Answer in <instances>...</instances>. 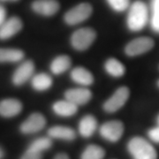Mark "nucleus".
<instances>
[{
    "label": "nucleus",
    "instance_id": "20",
    "mask_svg": "<svg viewBox=\"0 0 159 159\" xmlns=\"http://www.w3.org/2000/svg\"><path fill=\"white\" fill-rule=\"evenodd\" d=\"M53 84L52 78L45 73H39L31 78V85L34 90L46 91L50 89Z\"/></svg>",
    "mask_w": 159,
    "mask_h": 159
},
{
    "label": "nucleus",
    "instance_id": "14",
    "mask_svg": "<svg viewBox=\"0 0 159 159\" xmlns=\"http://www.w3.org/2000/svg\"><path fill=\"white\" fill-rule=\"evenodd\" d=\"M48 136L51 139L61 140L66 142H72L76 138L75 131L65 125H54L49 128L48 130Z\"/></svg>",
    "mask_w": 159,
    "mask_h": 159
},
{
    "label": "nucleus",
    "instance_id": "8",
    "mask_svg": "<svg viewBox=\"0 0 159 159\" xmlns=\"http://www.w3.org/2000/svg\"><path fill=\"white\" fill-rule=\"evenodd\" d=\"M45 117L40 112H34L30 114L28 119L24 120L20 125V130L23 134H34L45 127Z\"/></svg>",
    "mask_w": 159,
    "mask_h": 159
},
{
    "label": "nucleus",
    "instance_id": "26",
    "mask_svg": "<svg viewBox=\"0 0 159 159\" xmlns=\"http://www.w3.org/2000/svg\"><path fill=\"white\" fill-rule=\"evenodd\" d=\"M20 159H43V152L29 146Z\"/></svg>",
    "mask_w": 159,
    "mask_h": 159
},
{
    "label": "nucleus",
    "instance_id": "13",
    "mask_svg": "<svg viewBox=\"0 0 159 159\" xmlns=\"http://www.w3.org/2000/svg\"><path fill=\"white\" fill-rule=\"evenodd\" d=\"M23 23L18 17H11L6 20L0 26V40H8L14 36L22 29Z\"/></svg>",
    "mask_w": 159,
    "mask_h": 159
},
{
    "label": "nucleus",
    "instance_id": "29",
    "mask_svg": "<svg viewBox=\"0 0 159 159\" xmlns=\"http://www.w3.org/2000/svg\"><path fill=\"white\" fill-rule=\"evenodd\" d=\"M53 159H70L69 156L66 153H58L57 154Z\"/></svg>",
    "mask_w": 159,
    "mask_h": 159
},
{
    "label": "nucleus",
    "instance_id": "5",
    "mask_svg": "<svg viewBox=\"0 0 159 159\" xmlns=\"http://www.w3.org/2000/svg\"><path fill=\"white\" fill-rule=\"evenodd\" d=\"M130 96V90L127 87H120L102 104L104 111L114 113L122 108L127 102Z\"/></svg>",
    "mask_w": 159,
    "mask_h": 159
},
{
    "label": "nucleus",
    "instance_id": "19",
    "mask_svg": "<svg viewBox=\"0 0 159 159\" xmlns=\"http://www.w3.org/2000/svg\"><path fill=\"white\" fill-rule=\"evenodd\" d=\"M24 57V51L20 49L0 48V63L20 62Z\"/></svg>",
    "mask_w": 159,
    "mask_h": 159
},
{
    "label": "nucleus",
    "instance_id": "22",
    "mask_svg": "<svg viewBox=\"0 0 159 159\" xmlns=\"http://www.w3.org/2000/svg\"><path fill=\"white\" fill-rule=\"evenodd\" d=\"M105 150L99 145L90 144L87 146L80 155V159H103Z\"/></svg>",
    "mask_w": 159,
    "mask_h": 159
},
{
    "label": "nucleus",
    "instance_id": "3",
    "mask_svg": "<svg viewBox=\"0 0 159 159\" xmlns=\"http://www.w3.org/2000/svg\"><path fill=\"white\" fill-rule=\"evenodd\" d=\"M97 38V33L90 28H81L71 35V45L75 51H84L90 47Z\"/></svg>",
    "mask_w": 159,
    "mask_h": 159
},
{
    "label": "nucleus",
    "instance_id": "31",
    "mask_svg": "<svg viewBox=\"0 0 159 159\" xmlns=\"http://www.w3.org/2000/svg\"><path fill=\"white\" fill-rule=\"evenodd\" d=\"M157 125H159V115L157 116Z\"/></svg>",
    "mask_w": 159,
    "mask_h": 159
},
{
    "label": "nucleus",
    "instance_id": "2",
    "mask_svg": "<svg viewBox=\"0 0 159 159\" xmlns=\"http://www.w3.org/2000/svg\"><path fill=\"white\" fill-rule=\"evenodd\" d=\"M126 148L133 159H157L156 148L142 137L131 138L127 142Z\"/></svg>",
    "mask_w": 159,
    "mask_h": 159
},
{
    "label": "nucleus",
    "instance_id": "12",
    "mask_svg": "<svg viewBox=\"0 0 159 159\" xmlns=\"http://www.w3.org/2000/svg\"><path fill=\"white\" fill-rule=\"evenodd\" d=\"M22 102L15 98H6L0 101V116L10 119L22 111Z\"/></svg>",
    "mask_w": 159,
    "mask_h": 159
},
{
    "label": "nucleus",
    "instance_id": "10",
    "mask_svg": "<svg viewBox=\"0 0 159 159\" xmlns=\"http://www.w3.org/2000/svg\"><path fill=\"white\" fill-rule=\"evenodd\" d=\"M65 98L75 105H84L92 99V92L87 87L69 89L65 92Z\"/></svg>",
    "mask_w": 159,
    "mask_h": 159
},
{
    "label": "nucleus",
    "instance_id": "23",
    "mask_svg": "<svg viewBox=\"0 0 159 159\" xmlns=\"http://www.w3.org/2000/svg\"><path fill=\"white\" fill-rule=\"evenodd\" d=\"M29 146L43 153L52 147V140L50 137H40L34 140Z\"/></svg>",
    "mask_w": 159,
    "mask_h": 159
},
{
    "label": "nucleus",
    "instance_id": "16",
    "mask_svg": "<svg viewBox=\"0 0 159 159\" xmlns=\"http://www.w3.org/2000/svg\"><path fill=\"white\" fill-rule=\"evenodd\" d=\"M52 111L55 114L63 118L73 117L78 111V106L68 100H59L52 104Z\"/></svg>",
    "mask_w": 159,
    "mask_h": 159
},
{
    "label": "nucleus",
    "instance_id": "15",
    "mask_svg": "<svg viewBox=\"0 0 159 159\" xmlns=\"http://www.w3.org/2000/svg\"><path fill=\"white\" fill-rule=\"evenodd\" d=\"M70 77L75 83L82 87H89L94 83V76L92 73L83 66H77L73 69Z\"/></svg>",
    "mask_w": 159,
    "mask_h": 159
},
{
    "label": "nucleus",
    "instance_id": "28",
    "mask_svg": "<svg viewBox=\"0 0 159 159\" xmlns=\"http://www.w3.org/2000/svg\"><path fill=\"white\" fill-rule=\"evenodd\" d=\"M6 9L3 7L2 6H0V26L3 24V23L6 21Z\"/></svg>",
    "mask_w": 159,
    "mask_h": 159
},
{
    "label": "nucleus",
    "instance_id": "1",
    "mask_svg": "<svg viewBox=\"0 0 159 159\" xmlns=\"http://www.w3.org/2000/svg\"><path fill=\"white\" fill-rule=\"evenodd\" d=\"M148 20V7L142 1H135L129 7L126 25L130 31L138 32L147 25Z\"/></svg>",
    "mask_w": 159,
    "mask_h": 159
},
{
    "label": "nucleus",
    "instance_id": "9",
    "mask_svg": "<svg viewBox=\"0 0 159 159\" xmlns=\"http://www.w3.org/2000/svg\"><path fill=\"white\" fill-rule=\"evenodd\" d=\"M34 64L32 60L23 61L14 71L11 81L15 86H22L34 76Z\"/></svg>",
    "mask_w": 159,
    "mask_h": 159
},
{
    "label": "nucleus",
    "instance_id": "27",
    "mask_svg": "<svg viewBox=\"0 0 159 159\" xmlns=\"http://www.w3.org/2000/svg\"><path fill=\"white\" fill-rule=\"evenodd\" d=\"M148 138L156 143H159V125L149 129L148 132Z\"/></svg>",
    "mask_w": 159,
    "mask_h": 159
},
{
    "label": "nucleus",
    "instance_id": "6",
    "mask_svg": "<svg viewBox=\"0 0 159 159\" xmlns=\"http://www.w3.org/2000/svg\"><path fill=\"white\" fill-rule=\"evenodd\" d=\"M125 126L119 120H110L103 123L99 128L100 135L109 142H117L124 134Z\"/></svg>",
    "mask_w": 159,
    "mask_h": 159
},
{
    "label": "nucleus",
    "instance_id": "21",
    "mask_svg": "<svg viewBox=\"0 0 159 159\" xmlns=\"http://www.w3.org/2000/svg\"><path fill=\"white\" fill-rule=\"evenodd\" d=\"M104 69L106 73L114 78H120L125 73V66L117 58L110 57L104 63Z\"/></svg>",
    "mask_w": 159,
    "mask_h": 159
},
{
    "label": "nucleus",
    "instance_id": "33",
    "mask_svg": "<svg viewBox=\"0 0 159 159\" xmlns=\"http://www.w3.org/2000/svg\"><path fill=\"white\" fill-rule=\"evenodd\" d=\"M157 86L159 87V80H158V81H157Z\"/></svg>",
    "mask_w": 159,
    "mask_h": 159
},
{
    "label": "nucleus",
    "instance_id": "4",
    "mask_svg": "<svg viewBox=\"0 0 159 159\" xmlns=\"http://www.w3.org/2000/svg\"><path fill=\"white\" fill-rule=\"evenodd\" d=\"M92 11V6L89 3H80L65 13L64 20L69 26H75L87 20Z\"/></svg>",
    "mask_w": 159,
    "mask_h": 159
},
{
    "label": "nucleus",
    "instance_id": "30",
    "mask_svg": "<svg viewBox=\"0 0 159 159\" xmlns=\"http://www.w3.org/2000/svg\"><path fill=\"white\" fill-rule=\"evenodd\" d=\"M4 157H5V151H4L3 148L0 146V159H3Z\"/></svg>",
    "mask_w": 159,
    "mask_h": 159
},
{
    "label": "nucleus",
    "instance_id": "25",
    "mask_svg": "<svg viewBox=\"0 0 159 159\" xmlns=\"http://www.w3.org/2000/svg\"><path fill=\"white\" fill-rule=\"evenodd\" d=\"M110 7L117 12L125 11L130 5V0H106Z\"/></svg>",
    "mask_w": 159,
    "mask_h": 159
},
{
    "label": "nucleus",
    "instance_id": "32",
    "mask_svg": "<svg viewBox=\"0 0 159 159\" xmlns=\"http://www.w3.org/2000/svg\"><path fill=\"white\" fill-rule=\"evenodd\" d=\"M2 1H11V2H15V1H18V0H2Z\"/></svg>",
    "mask_w": 159,
    "mask_h": 159
},
{
    "label": "nucleus",
    "instance_id": "17",
    "mask_svg": "<svg viewBox=\"0 0 159 159\" xmlns=\"http://www.w3.org/2000/svg\"><path fill=\"white\" fill-rule=\"evenodd\" d=\"M97 129V120L93 115H86L80 120L78 131L83 138L91 137Z\"/></svg>",
    "mask_w": 159,
    "mask_h": 159
},
{
    "label": "nucleus",
    "instance_id": "24",
    "mask_svg": "<svg viewBox=\"0 0 159 159\" xmlns=\"http://www.w3.org/2000/svg\"><path fill=\"white\" fill-rule=\"evenodd\" d=\"M152 16L150 20L151 28L155 32L159 33V0H152Z\"/></svg>",
    "mask_w": 159,
    "mask_h": 159
},
{
    "label": "nucleus",
    "instance_id": "11",
    "mask_svg": "<svg viewBox=\"0 0 159 159\" xmlns=\"http://www.w3.org/2000/svg\"><path fill=\"white\" fill-rule=\"evenodd\" d=\"M31 7L37 14L51 17L58 11L60 5L57 0H35L32 3Z\"/></svg>",
    "mask_w": 159,
    "mask_h": 159
},
{
    "label": "nucleus",
    "instance_id": "18",
    "mask_svg": "<svg viewBox=\"0 0 159 159\" xmlns=\"http://www.w3.org/2000/svg\"><path fill=\"white\" fill-rule=\"evenodd\" d=\"M71 66H72L71 57L66 55H59L51 61L50 69L53 74L60 75L70 69Z\"/></svg>",
    "mask_w": 159,
    "mask_h": 159
},
{
    "label": "nucleus",
    "instance_id": "7",
    "mask_svg": "<svg viewBox=\"0 0 159 159\" xmlns=\"http://www.w3.org/2000/svg\"><path fill=\"white\" fill-rule=\"evenodd\" d=\"M155 45L154 40L150 37H138L132 40L125 47V53L128 57H136L149 51Z\"/></svg>",
    "mask_w": 159,
    "mask_h": 159
}]
</instances>
